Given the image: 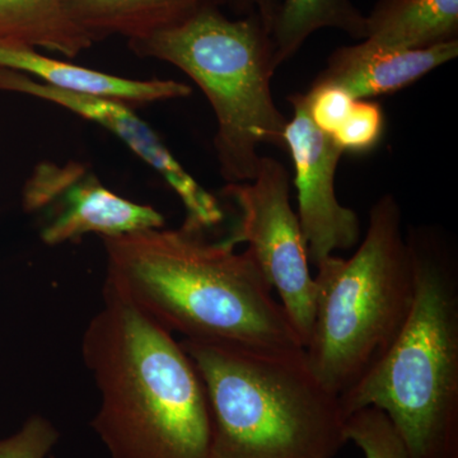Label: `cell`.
<instances>
[{
  "label": "cell",
  "mask_w": 458,
  "mask_h": 458,
  "mask_svg": "<svg viewBox=\"0 0 458 458\" xmlns=\"http://www.w3.org/2000/svg\"><path fill=\"white\" fill-rule=\"evenodd\" d=\"M105 291L170 333L256 351L303 352L273 288L249 250L213 242L204 229H147L102 237Z\"/></svg>",
  "instance_id": "obj_1"
},
{
  "label": "cell",
  "mask_w": 458,
  "mask_h": 458,
  "mask_svg": "<svg viewBox=\"0 0 458 458\" xmlns=\"http://www.w3.org/2000/svg\"><path fill=\"white\" fill-rule=\"evenodd\" d=\"M99 393L93 432L110 458H209L203 381L174 334L104 289L82 337Z\"/></svg>",
  "instance_id": "obj_2"
},
{
  "label": "cell",
  "mask_w": 458,
  "mask_h": 458,
  "mask_svg": "<svg viewBox=\"0 0 458 458\" xmlns=\"http://www.w3.org/2000/svg\"><path fill=\"white\" fill-rule=\"evenodd\" d=\"M406 240L415 276L408 321L340 403L345 418L369 406L386 412L408 458H458V252L433 225H410Z\"/></svg>",
  "instance_id": "obj_3"
},
{
  "label": "cell",
  "mask_w": 458,
  "mask_h": 458,
  "mask_svg": "<svg viewBox=\"0 0 458 458\" xmlns=\"http://www.w3.org/2000/svg\"><path fill=\"white\" fill-rule=\"evenodd\" d=\"M180 344L207 393L209 458H335L348 443L339 394L313 375L306 352Z\"/></svg>",
  "instance_id": "obj_4"
},
{
  "label": "cell",
  "mask_w": 458,
  "mask_h": 458,
  "mask_svg": "<svg viewBox=\"0 0 458 458\" xmlns=\"http://www.w3.org/2000/svg\"><path fill=\"white\" fill-rule=\"evenodd\" d=\"M316 269L304 352L313 375L342 396L393 346L414 303V267L396 198L386 194L373 204L366 236L349 260L331 255Z\"/></svg>",
  "instance_id": "obj_5"
},
{
  "label": "cell",
  "mask_w": 458,
  "mask_h": 458,
  "mask_svg": "<svg viewBox=\"0 0 458 458\" xmlns=\"http://www.w3.org/2000/svg\"><path fill=\"white\" fill-rule=\"evenodd\" d=\"M128 44L137 55L176 66L203 90L216 114L214 149L225 183L255 179L261 144L285 150L288 119L271 90L276 47L260 18L232 20L222 8H205Z\"/></svg>",
  "instance_id": "obj_6"
},
{
  "label": "cell",
  "mask_w": 458,
  "mask_h": 458,
  "mask_svg": "<svg viewBox=\"0 0 458 458\" xmlns=\"http://www.w3.org/2000/svg\"><path fill=\"white\" fill-rule=\"evenodd\" d=\"M291 174L282 162L261 156L254 180L225 183L223 197L238 210V223L228 245L249 243L259 267L276 289L283 309L303 346L315 318V276L297 213L291 207Z\"/></svg>",
  "instance_id": "obj_7"
},
{
  "label": "cell",
  "mask_w": 458,
  "mask_h": 458,
  "mask_svg": "<svg viewBox=\"0 0 458 458\" xmlns=\"http://www.w3.org/2000/svg\"><path fill=\"white\" fill-rule=\"evenodd\" d=\"M56 204L55 214L42 228L45 245L57 246L84 234L122 236L165 227V218L149 205L114 194L83 165L44 162L35 168L23 188L26 212H40Z\"/></svg>",
  "instance_id": "obj_8"
},
{
  "label": "cell",
  "mask_w": 458,
  "mask_h": 458,
  "mask_svg": "<svg viewBox=\"0 0 458 458\" xmlns=\"http://www.w3.org/2000/svg\"><path fill=\"white\" fill-rule=\"evenodd\" d=\"M288 99L293 116L286 123L285 150L294 165L298 221L310 264L316 267L337 250L345 251L360 243V222L357 213L336 198V168L343 150L313 123L303 93Z\"/></svg>",
  "instance_id": "obj_9"
},
{
  "label": "cell",
  "mask_w": 458,
  "mask_h": 458,
  "mask_svg": "<svg viewBox=\"0 0 458 458\" xmlns=\"http://www.w3.org/2000/svg\"><path fill=\"white\" fill-rule=\"evenodd\" d=\"M0 90L23 93L64 107L66 110L98 123L131 148V152L158 172L186 208L185 225L208 229L219 225L223 212L218 200L201 188L172 156L158 134L134 113V107L98 96L81 95L54 89L25 73L0 68Z\"/></svg>",
  "instance_id": "obj_10"
},
{
  "label": "cell",
  "mask_w": 458,
  "mask_h": 458,
  "mask_svg": "<svg viewBox=\"0 0 458 458\" xmlns=\"http://www.w3.org/2000/svg\"><path fill=\"white\" fill-rule=\"evenodd\" d=\"M458 55V40L414 50H384L360 41L334 51L312 86L339 87L354 99L391 95Z\"/></svg>",
  "instance_id": "obj_11"
},
{
  "label": "cell",
  "mask_w": 458,
  "mask_h": 458,
  "mask_svg": "<svg viewBox=\"0 0 458 458\" xmlns=\"http://www.w3.org/2000/svg\"><path fill=\"white\" fill-rule=\"evenodd\" d=\"M0 68L25 73L56 89L114 99L129 106L183 98L191 87L172 80H129L44 55L35 47L0 41Z\"/></svg>",
  "instance_id": "obj_12"
},
{
  "label": "cell",
  "mask_w": 458,
  "mask_h": 458,
  "mask_svg": "<svg viewBox=\"0 0 458 458\" xmlns=\"http://www.w3.org/2000/svg\"><path fill=\"white\" fill-rule=\"evenodd\" d=\"M231 0H66L75 26L93 44L110 36L128 41L180 25L210 7H228Z\"/></svg>",
  "instance_id": "obj_13"
},
{
  "label": "cell",
  "mask_w": 458,
  "mask_h": 458,
  "mask_svg": "<svg viewBox=\"0 0 458 458\" xmlns=\"http://www.w3.org/2000/svg\"><path fill=\"white\" fill-rule=\"evenodd\" d=\"M367 38L384 50H414L458 40V0H377Z\"/></svg>",
  "instance_id": "obj_14"
},
{
  "label": "cell",
  "mask_w": 458,
  "mask_h": 458,
  "mask_svg": "<svg viewBox=\"0 0 458 458\" xmlns=\"http://www.w3.org/2000/svg\"><path fill=\"white\" fill-rule=\"evenodd\" d=\"M0 41L75 57L93 47L74 25L66 0H0Z\"/></svg>",
  "instance_id": "obj_15"
},
{
  "label": "cell",
  "mask_w": 458,
  "mask_h": 458,
  "mask_svg": "<svg viewBox=\"0 0 458 458\" xmlns=\"http://www.w3.org/2000/svg\"><path fill=\"white\" fill-rule=\"evenodd\" d=\"M322 29H335L355 40H366V14L352 0H280L273 38L276 69L301 50L307 38Z\"/></svg>",
  "instance_id": "obj_16"
},
{
  "label": "cell",
  "mask_w": 458,
  "mask_h": 458,
  "mask_svg": "<svg viewBox=\"0 0 458 458\" xmlns=\"http://www.w3.org/2000/svg\"><path fill=\"white\" fill-rule=\"evenodd\" d=\"M345 434L364 458H408L405 443L382 410L369 406L352 412L346 418Z\"/></svg>",
  "instance_id": "obj_17"
},
{
  "label": "cell",
  "mask_w": 458,
  "mask_h": 458,
  "mask_svg": "<svg viewBox=\"0 0 458 458\" xmlns=\"http://www.w3.org/2000/svg\"><path fill=\"white\" fill-rule=\"evenodd\" d=\"M385 131V114L378 102L355 99L351 113L333 135L344 153L364 155L372 152Z\"/></svg>",
  "instance_id": "obj_18"
},
{
  "label": "cell",
  "mask_w": 458,
  "mask_h": 458,
  "mask_svg": "<svg viewBox=\"0 0 458 458\" xmlns=\"http://www.w3.org/2000/svg\"><path fill=\"white\" fill-rule=\"evenodd\" d=\"M59 438L49 419L32 415L18 432L0 439V458H49Z\"/></svg>",
  "instance_id": "obj_19"
},
{
  "label": "cell",
  "mask_w": 458,
  "mask_h": 458,
  "mask_svg": "<svg viewBox=\"0 0 458 458\" xmlns=\"http://www.w3.org/2000/svg\"><path fill=\"white\" fill-rule=\"evenodd\" d=\"M303 96L313 123L330 137L339 131L355 101L346 90L334 86H311Z\"/></svg>",
  "instance_id": "obj_20"
},
{
  "label": "cell",
  "mask_w": 458,
  "mask_h": 458,
  "mask_svg": "<svg viewBox=\"0 0 458 458\" xmlns=\"http://www.w3.org/2000/svg\"><path fill=\"white\" fill-rule=\"evenodd\" d=\"M279 5L280 0H231L228 8L238 17L255 14L271 33Z\"/></svg>",
  "instance_id": "obj_21"
},
{
  "label": "cell",
  "mask_w": 458,
  "mask_h": 458,
  "mask_svg": "<svg viewBox=\"0 0 458 458\" xmlns=\"http://www.w3.org/2000/svg\"><path fill=\"white\" fill-rule=\"evenodd\" d=\"M49 458H55V457H54V456H49Z\"/></svg>",
  "instance_id": "obj_22"
}]
</instances>
